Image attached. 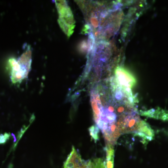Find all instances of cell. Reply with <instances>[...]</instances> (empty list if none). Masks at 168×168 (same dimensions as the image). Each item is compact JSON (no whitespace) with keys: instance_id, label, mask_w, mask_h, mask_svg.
I'll list each match as a JSON object with an SVG mask.
<instances>
[{"instance_id":"cell-1","label":"cell","mask_w":168,"mask_h":168,"mask_svg":"<svg viewBox=\"0 0 168 168\" xmlns=\"http://www.w3.org/2000/svg\"><path fill=\"white\" fill-rule=\"evenodd\" d=\"M80 6L87 23L86 29L93 35L96 44L105 42L118 32L123 18L120 4L82 2Z\"/></svg>"},{"instance_id":"cell-2","label":"cell","mask_w":168,"mask_h":168,"mask_svg":"<svg viewBox=\"0 0 168 168\" xmlns=\"http://www.w3.org/2000/svg\"><path fill=\"white\" fill-rule=\"evenodd\" d=\"M32 60V51L29 46L26 47L23 53L17 60L11 59L9 61L11 66V79L13 83H20L29 73Z\"/></svg>"},{"instance_id":"cell-3","label":"cell","mask_w":168,"mask_h":168,"mask_svg":"<svg viewBox=\"0 0 168 168\" xmlns=\"http://www.w3.org/2000/svg\"><path fill=\"white\" fill-rule=\"evenodd\" d=\"M55 3L59 13V24L65 33L70 37L73 33L75 27L72 12L65 1H56Z\"/></svg>"},{"instance_id":"cell-4","label":"cell","mask_w":168,"mask_h":168,"mask_svg":"<svg viewBox=\"0 0 168 168\" xmlns=\"http://www.w3.org/2000/svg\"><path fill=\"white\" fill-rule=\"evenodd\" d=\"M141 121L138 115L135 112L120 115L116 125L121 134H135L138 130Z\"/></svg>"},{"instance_id":"cell-5","label":"cell","mask_w":168,"mask_h":168,"mask_svg":"<svg viewBox=\"0 0 168 168\" xmlns=\"http://www.w3.org/2000/svg\"><path fill=\"white\" fill-rule=\"evenodd\" d=\"M115 81L123 90L129 93H133L132 88L136 84L134 75L129 70L122 66H118L115 70Z\"/></svg>"},{"instance_id":"cell-6","label":"cell","mask_w":168,"mask_h":168,"mask_svg":"<svg viewBox=\"0 0 168 168\" xmlns=\"http://www.w3.org/2000/svg\"><path fill=\"white\" fill-rule=\"evenodd\" d=\"M88 162L82 159L74 147L64 164V168H87Z\"/></svg>"},{"instance_id":"cell-7","label":"cell","mask_w":168,"mask_h":168,"mask_svg":"<svg viewBox=\"0 0 168 168\" xmlns=\"http://www.w3.org/2000/svg\"><path fill=\"white\" fill-rule=\"evenodd\" d=\"M102 132L107 142V145L112 146H114L115 144L121 134L116 124V122L109 124L107 129Z\"/></svg>"},{"instance_id":"cell-8","label":"cell","mask_w":168,"mask_h":168,"mask_svg":"<svg viewBox=\"0 0 168 168\" xmlns=\"http://www.w3.org/2000/svg\"><path fill=\"white\" fill-rule=\"evenodd\" d=\"M135 136L143 138L145 141H150L154 137V132L150 126L144 121H141L139 127Z\"/></svg>"},{"instance_id":"cell-9","label":"cell","mask_w":168,"mask_h":168,"mask_svg":"<svg viewBox=\"0 0 168 168\" xmlns=\"http://www.w3.org/2000/svg\"><path fill=\"white\" fill-rule=\"evenodd\" d=\"M114 146L107 145V168H114Z\"/></svg>"},{"instance_id":"cell-10","label":"cell","mask_w":168,"mask_h":168,"mask_svg":"<svg viewBox=\"0 0 168 168\" xmlns=\"http://www.w3.org/2000/svg\"><path fill=\"white\" fill-rule=\"evenodd\" d=\"M87 168H105V163L102 159H94L88 161Z\"/></svg>"},{"instance_id":"cell-11","label":"cell","mask_w":168,"mask_h":168,"mask_svg":"<svg viewBox=\"0 0 168 168\" xmlns=\"http://www.w3.org/2000/svg\"><path fill=\"white\" fill-rule=\"evenodd\" d=\"M90 135L93 138L94 141H96L99 139V128L97 126H93L89 129Z\"/></svg>"},{"instance_id":"cell-12","label":"cell","mask_w":168,"mask_h":168,"mask_svg":"<svg viewBox=\"0 0 168 168\" xmlns=\"http://www.w3.org/2000/svg\"><path fill=\"white\" fill-rule=\"evenodd\" d=\"M10 134H6L4 135H0V144L5 143L10 138Z\"/></svg>"}]
</instances>
